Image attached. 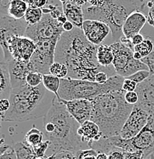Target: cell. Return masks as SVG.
<instances>
[{"label": "cell", "mask_w": 154, "mask_h": 159, "mask_svg": "<svg viewBox=\"0 0 154 159\" xmlns=\"http://www.w3.org/2000/svg\"><path fill=\"white\" fill-rule=\"evenodd\" d=\"M133 57L134 59L138 60V61H141V60L143 59L141 54H140L139 52H137V51H134L133 52Z\"/></svg>", "instance_id": "obj_51"}, {"label": "cell", "mask_w": 154, "mask_h": 159, "mask_svg": "<svg viewBox=\"0 0 154 159\" xmlns=\"http://www.w3.org/2000/svg\"><path fill=\"white\" fill-rule=\"evenodd\" d=\"M153 50H154L153 39H152L150 37H147L145 38V39H144V41L141 43V44L134 46L133 52L134 51L139 52L140 54H141L142 57L144 58V57L150 55Z\"/></svg>", "instance_id": "obj_27"}, {"label": "cell", "mask_w": 154, "mask_h": 159, "mask_svg": "<svg viewBox=\"0 0 154 159\" xmlns=\"http://www.w3.org/2000/svg\"><path fill=\"white\" fill-rule=\"evenodd\" d=\"M150 73L148 70H142L137 71V73L133 74V75L130 76L127 78L132 80L134 82L137 83V84H140V83L143 82L144 80H146L148 77H150Z\"/></svg>", "instance_id": "obj_31"}, {"label": "cell", "mask_w": 154, "mask_h": 159, "mask_svg": "<svg viewBox=\"0 0 154 159\" xmlns=\"http://www.w3.org/2000/svg\"><path fill=\"white\" fill-rule=\"evenodd\" d=\"M123 89L98 96L92 100L93 112L91 120L97 124L103 137L119 135L130 116L133 105L125 100Z\"/></svg>", "instance_id": "obj_3"}, {"label": "cell", "mask_w": 154, "mask_h": 159, "mask_svg": "<svg viewBox=\"0 0 154 159\" xmlns=\"http://www.w3.org/2000/svg\"><path fill=\"white\" fill-rule=\"evenodd\" d=\"M141 61L147 66L150 75H154V50L150 55L144 57L141 60Z\"/></svg>", "instance_id": "obj_32"}, {"label": "cell", "mask_w": 154, "mask_h": 159, "mask_svg": "<svg viewBox=\"0 0 154 159\" xmlns=\"http://www.w3.org/2000/svg\"><path fill=\"white\" fill-rule=\"evenodd\" d=\"M143 1H145V2H150V1H153V0H143Z\"/></svg>", "instance_id": "obj_55"}, {"label": "cell", "mask_w": 154, "mask_h": 159, "mask_svg": "<svg viewBox=\"0 0 154 159\" xmlns=\"http://www.w3.org/2000/svg\"><path fill=\"white\" fill-rule=\"evenodd\" d=\"M57 21H58V22L59 23V24L62 25H64V23L67 22L68 19H67V18H66V16H64V14H63L62 16H61V17H59L58 19H57Z\"/></svg>", "instance_id": "obj_49"}, {"label": "cell", "mask_w": 154, "mask_h": 159, "mask_svg": "<svg viewBox=\"0 0 154 159\" xmlns=\"http://www.w3.org/2000/svg\"><path fill=\"white\" fill-rule=\"evenodd\" d=\"M80 124L67 110L60 97L54 96L50 109L43 119L44 135L51 145L49 150L50 155L62 151H69L74 154L80 150L90 148L82 142L77 130ZM49 155V156H50Z\"/></svg>", "instance_id": "obj_2"}, {"label": "cell", "mask_w": 154, "mask_h": 159, "mask_svg": "<svg viewBox=\"0 0 154 159\" xmlns=\"http://www.w3.org/2000/svg\"><path fill=\"white\" fill-rule=\"evenodd\" d=\"M97 155H90L88 156L85 157L84 159H97Z\"/></svg>", "instance_id": "obj_52"}, {"label": "cell", "mask_w": 154, "mask_h": 159, "mask_svg": "<svg viewBox=\"0 0 154 159\" xmlns=\"http://www.w3.org/2000/svg\"><path fill=\"white\" fill-rule=\"evenodd\" d=\"M136 92L139 97L137 106L147 111L150 115L154 114V75H150L143 82L137 85Z\"/></svg>", "instance_id": "obj_16"}, {"label": "cell", "mask_w": 154, "mask_h": 159, "mask_svg": "<svg viewBox=\"0 0 154 159\" xmlns=\"http://www.w3.org/2000/svg\"><path fill=\"white\" fill-rule=\"evenodd\" d=\"M105 0H87V3L94 7H100L104 5Z\"/></svg>", "instance_id": "obj_46"}, {"label": "cell", "mask_w": 154, "mask_h": 159, "mask_svg": "<svg viewBox=\"0 0 154 159\" xmlns=\"http://www.w3.org/2000/svg\"><path fill=\"white\" fill-rule=\"evenodd\" d=\"M130 140L134 150L141 152L144 159L154 153V114L150 115L143 130Z\"/></svg>", "instance_id": "obj_12"}, {"label": "cell", "mask_w": 154, "mask_h": 159, "mask_svg": "<svg viewBox=\"0 0 154 159\" xmlns=\"http://www.w3.org/2000/svg\"><path fill=\"white\" fill-rule=\"evenodd\" d=\"M147 8H148V14H147V16L154 21V0L147 2Z\"/></svg>", "instance_id": "obj_44"}, {"label": "cell", "mask_w": 154, "mask_h": 159, "mask_svg": "<svg viewBox=\"0 0 154 159\" xmlns=\"http://www.w3.org/2000/svg\"><path fill=\"white\" fill-rule=\"evenodd\" d=\"M68 1H69V0H59V2H62V4L63 3L66 2H68Z\"/></svg>", "instance_id": "obj_53"}, {"label": "cell", "mask_w": 154, "mask_h": 159, "mask_svg": "<svg viewBox=\"0 0 154 159\" xmlns=\"http://www.w3.org/2000/svg\"><path fill=\"white\" fill-rule=\"evenodd\" d=\"M124 156L125 159H144L143 153L139 151L133 152H124Z\"/></svg>", "instance_id": "obj_40"}, {"label": "cell", "mask_w": 154, "mask_h": 159, "mask_svg": "<svg viewBox=\"0 0 154 159\" xmlns=\"http://www.w3.org/2000/svg\"><path fill=\"white\" fill-rule=\"evenodd\" d=\"M64 32L62 25L47 14L43 16L40 22L35 25L28 26L26 36L36 43L44 40H59Z\"/></svg>", "instance_id": "obj_10"}, {"label": "cell", "mask_w": 154, "mask_h": 159, "mask_svg": "<svg viewBox=\"0 0 154 159\" xmlns=\"http://www.w3.org/2000/svg\"><path fill=\"white\" fill-rule=\"evenodd\" d=\"M46 91L43 84L36 87L26 84L12 89L9 98L10 109L5 113H1L2 121L21 122L44 116L46 114L41 110V107L45 98Z\"/></svg>", "instance_id": "obj_5"}, {"label": "cell", "mask_w": 154, "mask_h": 159, "mask_svg": "<svg viewBox=\"0 0 154 159\" xmlns=\"http://www.w3.org/2000/svg\"><path fill=\"white\" fill-rule=\"evenodd\" d=\"M11 103L9 99H1L0 100V112L1 113H5L10 109Z\"/></svg>", "instance_id": "obj_41"}, {"label": "cell", "mask_w": 154, "mask_h": 159, "mask_svg": "<svg viewBox=\"0 0 154 159\" xmlns=\"http://www.w3.org/2000/svg\"><path fill=\"white\" fill-rule=\"evenodd\" d=\"M144 39H145V37L143 36V34L140 33V34H136V35H134L133 37L130 39V41H131V43L133 44V45L136 46L141 44V43L144 41Z\"/></svg>", "instance_id": "obj_43"}, {"label": "cell", "mask_w": 154, "mask_h": 159, "mask_svg": "<svg viewBox=\"0 0 154 159\" xmlns=\"http://www.w3.org/2000/svg\"><path fill=\"white\" fill-rule=\"evenodd\" d=\"M0 159H17L14 147L9 146L4 153L2 154Z\"/></svg>", "instance_id": "obj_38"}, {"label": "cell", "mask_w": 154, "mask_h": 159, "mask_svg": "<svg viewBox=\"0 0 154 159\" xmlns=\"http://www.w3.org/2000/svg\"><path fill=\"white\" fill-rule=\"evenodd\" d=\"M58 39L44 40L36 42V48L30 61L32 72L50 74V67L55 61Z\"/></svg>", "instance_id": "obj_9"}, {"label": "cell", "mask_w": 154, "mask_h": 159, "mask_svg": "<svg viewBox=\"0 0 154 159\" xmlns=\"http://www.w3.org/2000/svg\"><path fill=\"white\" fill-rule=\"evenodd\" d=\"M62 27H63V29H64V31H72L74 28H75L74 27V25H73L72 23L69 21H68L67 22L64 23V24L62 25Z\"/></svg>", "instance_id": "obj_47"}, {"label": "cell", "mask_w": 154, "mask_h": 159, "mask_svg": "<svg viewBox=\"0 0 154 159\" xmlns=\"http://www.w3.org/2000/svg\"><path fill=\"white\" fill-rule=\"evenodd\" d=\"M150 114L144 109L135 105L130 116L120 131V136L124 139H132L137 136L148 122Z\"/></svg>", "instance_id": "obj_11"}, {"label": "cell", "mask_w": 154, "mask_h": 159, "mask_svg": "<svg viewBox=\"0 0 154 159\" xmlns=\"http://www.w3.org/2000/svg\"><path fill=\"white\" fill-rule=\"evenodd\" d=\"M12 84L9 75V65L6 61L0 64V93L2 99H9L12 91Z\"/></svg>", "instance_id": "obj_21"}, {"label": "cell", "mask_w": 154, "mask_h": 159, "mask_svg": "<svg viewBox=\"0 0 154 159\" xmlns=\"http://www.w3.org/2000/svg\"><path fill=\"white\" fill-rule=\"evenodd\" d=\"M69 1L81 7H84L87 3V0H69Z\"/></svg>", "instance_id": "obj_48"}, {"label": "cell", "mask_w": 154, "mask_h": 159, "mask_svg": "<svg viewBox=\"0 0 154 159\" xmlns=\"http://www.w3.org/2000/svg\"><path fill=\"white\" fill-rule=\"evenodd\" d=\"M43 83V74L39 72H30L26 77V84L31 87L40 86Z\"/></svg>", "instance_id": "obj_29"}, {"label": "cell", "mask_w": 154, "mask_h": 159, "mask_svg": "<svg viewBox=\"0 0 154 159\" xmlns=\"http://www.w3.org/2000/svg\"><path fill=\"white\" fill-rule=\"evenodd\" d=\"M42 84L48 91L59 97L58 91L61 87V79L59 77L51 74H44L43 75Z\"/></svg>", "instance_id": "obj_25"}, {"label": "cell", "mask_w": 154, "mask_h": 159, "mask_svg": "<svg viewBox=\"0 0 154 159\" xmlns=\"http://www.w3.org/2000/svg\"><path fill=\"white\" fill-rule=\"evenodd\" d=\"M9 75H10L12 88H17L21 86L26 85V77L30 72H32L29 61H18L12 58L8 61Z\"/></svg>", "instance_id": "obj_17"}, {"label": "cell", "mask_w": 154, "mask_h": 159, "mask_svg": "<svg viewBox=\"0 0 154 159\" xmlns=\"http://www.w3.org/2000/svg\"><path fill=\"white\" fill-rule=\"evenodd\" d=\"M110 76L104 71H100L95 75V82L98 83L100 84H104L110 78Z\"/></svg>", "instance_id": "obj_39"}, {"label": "cell", "mask_w": 154, "mask_h": 159, "mask_svg": "<svg viewBox=\"0 0 154 159\" xmlns=\"http://www.w3.org/2000/svg\"><path fill=\"white\" fill-rule=\"evenodd\" d=\"M97 159H109L108 155L104 152H98L97 155Z\"/></svg>", "instance_id": "obj_50"}, {"label": "cell", "mask_w": 154, "mask_h": 159, "mask_svg": "<svg viewBox=\"0 0 154 159\" xmlns=\"http://www.w3.org/2000/svg\"><path fill=\"white\" fill-rule=\"evenodd\" d=\"M14 149L16 152L17 159H36L35 153L33 148L26 145L24 142H18L14 145Z\"/></svg>", "instance_id": "obj_24"}, {"label": "cell", "mask_w": 154, "mask_h": 159, "mask_svg": "<svg viewBox=\"0 0 154 159\" xmlns=\"http://www.w3.org/2000/svg\"><path fill=\"white\" fill-rule=\"evenodd\" d=\"M97 48L86 39L82 29L74 28L71 31H64L59 39L55 61L68 67V77L72 79L95 82L96 74L100 71H104L110 77L116 75L114 67H104L98 64Z\"/></svg>", "instance_id": "obj_1"}, {"label": "cell", "mask_w": 154, "mask_h": 159, "mask_svg": "<svg viewBox=\"0 0 154 159\" xmlns=\"http://www.w3.org/2000/svg\"><path fill=\"white\" fill-rule=\"evenodd\" d=\"M137 85H138V84L136 82H134L133 80H132L129 78H125L124 80L122 89H123L125 92H133V91L136 90Z\"/></svg>", "instance_id": "obj_33"}, {"label": "cell", "mask_w": 154, "mask_h": 159, "mask_svg": "<svg viewBox=\"0 0 154 159\" xmlns=\"http://www.w3.org/2000/svg\"><path fill=\"white\" fill-rule=\"evenodd\" d=\"M97 62L104 67H109L112 65L114 59V52L110 45L100 44L97 48Z\"/></svg>", "instance_id": "obj_23"}, {"label": "cell", "mask_w": 154, "mask_h": 159, "mask_svg": "<svg viewBox=\"0 0 154 159\" xmlns=\"http://www.w3.org/2000/svg\"><path fill=\"white\" fill-rule=\"evenodd\" d=\"M54 159H77L75 154L69 151H62L54 154Z\"/></svg>", "instance_id": "obj_36"}, {"label": "cell", "mask_w": 154, "mask_h": 159, "mask_svg": "<svg viewBox=\"0 0 154 159\" xmlns=\"http://www.w3.org/2000/svg\"><path fill=\"white\" fill-rule=\"evenodd\" d=\"M0 41L12 36H26L28 23L24 19H16L7 15H1L0 18Z\"/></svg>", "instance_id": "obj_13"}, {"label": "cell", "mask_w": 154, "mask_h": 159, "mask_svg": "<svg viewBox=\"0 0 154 159\" xmlns=\"http://www.w3.org/2000/svg\"><path fill=\"white\" fill-rule=\"evenodd\" d=\"M23 1L26 2H28V1H29V0H23Z\"/></svg>", "instance_id": "obj_56"}, {"label": "cell", "mask_w": 154, "mask_h": 159, "mask_svg": "<svg viewBox=\"0 0 154 159\" xmlns=\"http://www.w3.org/2000/svg\"><path fill=\"white\" fill-rule=\"evenodd\" d=\"M147 21V16L141 11H134L127 17L124 22L122 31L126 39H131L134 35L140 34Z\"/></svg>", "instance_id": "obj_18"}, {"label": "cell", "mask_w": 154, "mask_h": 159, "mask_svg": "<svg viewBox=\"0 0 154 159\" xmlns=\"http://www.w3.org/2000/svg\"><path fill=\"white\" fill-rule=\"evenodd\" d=\"M46 158H47V156H44V157H39V158H37L36 159H46Z\"/></svg>", "instance_id": "obj_54"}, {"label": "cell", "mask_w": 154, "mask_h": 159, "mask_svg": "<svg viewBox=\"0 0 154 159\" xmlns=\"http://www.w3.org/2000/svg\"><path fill=\"white\" fill-rule=\"evenodd\" d=\"M43 136H44V132L33 126L26 133L24 139V142L29 146L34 148L43 142Z\"/></svg>", "instance_id": "obj_26"}, {"label": "cell", "mask_w": 154, "mask_h": 159, "mask_svg": "<svg viewBox=\"0 0 154 159\" xmlns=\"http://www.w3.org/2000/svg\"><path fill=\"white\" fill-rule=\"evenodd\" d=\"M147 3L143 0H105L100 7H94L87 3L83 7L84 20H96L108 25L112 39L116 42L123 36L122 29L127 17L137 10L144 13Z\"/></svg>", "instance_id": "obj_4"}, {"label": "cell", "mask_w": 154, "mask_h": 159, "mask_svg": "<svg viewBox=\"0 0 154 159\" xmlns=\"http://www.w3.org/2000/svg\"><path fill=\"white\" fill-rule=\"evenodd\" d=\"M77 135L83 143L88 145L90 148L93 142H97L103 137L98 125L91 120L86 121L80 125Z\"/></svg>", "instance_id": "obj_19"}, {"label": "cell", "mask_w": 154, "mask_h": 159, "mask_svg": "<svg viewBox=\"0 0 154 159\" xmlns=\"http://www.w3.org/2000/svg\"><path fill=\"white\" fill-rule=\"evenodd\" d=\"M62 64H60L58 62H56L54 61V64L51 66L50 67V74L51 75L56 76V77H60L61 72H62Z\"/></svg>", "instance_id": "obj_37"}, {"label": "cell", "mask_w": 154, "mask_h": 159, "mask_svg": "<svg viewBox=\"0 0 154 159\" xmlns=\"http://www.w3.org/2000/svg\"><path fill=\"white\" fill-rule=\"evenodd\" d=\"M109 159H125L124 152L119 150L112 151L108 154Z\"/></svg>", "instance_id": "obj_42"}, {"label": "cell", "mask_w": 154, "mask_h": 159, "mask_svg": "<svg viewBox=\"0 0 154 159\" xmlns=\"http://www.w3.org/2000/svg\"><path fill=\"white\" fill-rule=\"evenodd\" d=\"M63 11L68 21H71L75 28L82 29L83 23L84 21V16L83 7L77 6L74 3L68 1L62 4Z\"/></svg>", "instance_id": "obj_20"}, {"label": "cell", "mask_w": 154, "mask_h": 159, "mask_svg": "<svg viewBox=\"0 0 154 159\" xmlns=\"http://www.w3.org/2000/svg\"><path fill=\"white\" fill-rule=\"evenodd\" d=\"M29 6L23 0H12L7 9V16L16 19H24Z\"/></svg>", "instance_id": "obj_22"}, {"label": "cell", "mask_w": 154, "mask_h": 159, "mask_svg": "<svg viewBox=\"0 0 154 159\" xmlns=\"http://www.w3.org/2000/svg\"><path fill=\"white\" fill-rule=\"evenodd\" d=\"M4 61L8 62L12 58L18 61L28 62L36 48V43L26 36L15 35L0 41Z\"/></svg>", "instance_id": "obj_8"}, {"label": "cell", "mask_w": 154, "mask_h": 159, "mask_svg": "<svg viewBox=\"0 0 154 159\" xmlns=\"http://www.w3.org/2000/svg\"><path fill=\"white\" fill-rule=\"evenodd\" d=\"M44 14L41 9H32L29 7L25 16V20L29 25H35L40 22Z\"/></svg>", "instance_id": "obj_28"}, {"label": "cell", "mask_w": 154, "mask_h": 159, "mask_svg": "<svg viewBox=\"0 0 154 159\" xmlns=\"http://www.w3.org/2000/svg\"><path fill=\"white\" fill-rule=\"evenodd\" d=\"M12 0H0L1 2V15H7V9Z\"/></svg>", "instance_id": "obj_45"}, {"label": "cell", "mask_w": 154, "mask_h": 159, "mask_svg": "<svg viewBox=\"0 0 154 159\" xmlns=\"http://www.w3.org/2000/svg\"><path fill=\"white\" fill-rule=\"evenodd\" d=\"M125 100L127 103L135 106L136 104H137V102L139 101L138 94H137V93L136 91H133V92H126Z\"/></svg>", "instance_id": "obj_34"}, {"label": "cell", "mask_w": 154, "mask_h": 159, "mask_svg": "<svg viewBox=\"0 0 154 159\" xmlns=\"http://www.w3.org/2000/svg\"><path fill=\"white\" fill-rule=\"evenodd\" d=\"M110 46L114 55L112 66L117 75L127 78L137 71L142 70H149L144 63L134 59L133 51L120 41L112 43Z\"/></svg>", "instance_id": "obj_7"}, {"label": "cell", "mask_w": 154, "mask_h": 159, "mask_svg": "<svg viewBox=\"0 0 154 159\" xmlns=\"http://www.w3.org/2000/svg\"><path fill=\"white\" fill-rule=\"evenodd\" d=\"M124 79V77L116 74L110 77L105 84H100L87 80L66 77L61 79L58 96L64 100L83 99L92 101L102 94L121 89Z\"/></svg>", "instance_id": "obj_6"}, {"label": "cell", "mask_w": 154, "mask_h": 159, "mask_svg": "<svg viewBox=\"0 0 154 159\" xmlns=\"http://www.w3.org/2000/svg\"><path fill=\"white\" fill-rule=\"evenodd\" d=\"M82 30L86 39L94 45L99 46L111 31L108 25L96 20H84Z\"/></svg>", "instance_id": "obj_14"}, {"label": "cell", "mask_w": 154, "mask_h": 159, "mask_svg": "<svg viewBox=\"0 0 154 159\" xmlns=\"http://www.w3.org/2000/svg\"><path fill=\"white\" fill-rule=\"evenodd\" d=\"M51 143L49 140L43 141L41 143L38 145L37 146L34 147L33 150H34L35 153L37 158L39 157H44L45 156V153L49 150V147L51 146Z\"/></svg>", "instance_id": "obj_30"}, {"label": "cell", "mask_w": 154, "mask_h": 159, "mask_svg": "<svg viewBox=\"0 0 154 159\" xmlns=\"http://www.w3.org/2000/svg\"><path fill=\"white\" fill-rule=\"evenodd\" d=\"M61 101L65 105L69 113L80 125L86 121L91 120L93 112L92 101L83 99L73 100H64L61 99Z\"/></svg>", "instance_id": "obj_15"}, {"label": "cell", "mask_w": 154, "mask_h": 159, "mask_svg": "<svg viewBox=\"0 0 154 159\" xmlns=\"http://www.w3.org/2000/svg\"><path fill=\"white\" fill-rule=\"evenodd\" d=\"M27 3L29 7L32 9H42L48 4V0H29Z\"/></svg>", "instance_id": "obj_35"}]
</instances>
